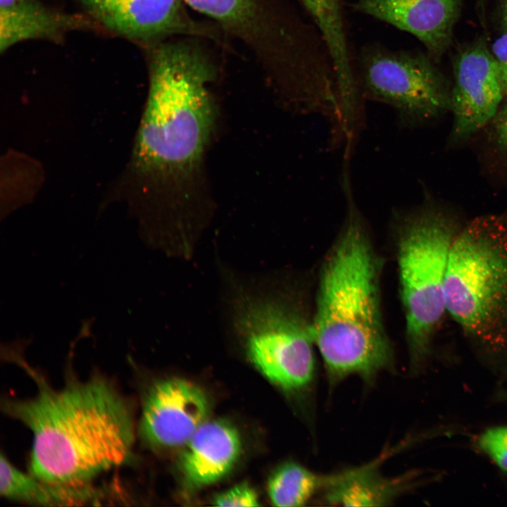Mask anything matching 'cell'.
Masks as SVG:
<instances>
[{"label": "cell", "instance_id": "cell-15", "mask_svg": "<svg viewBox=\"0 0 507 507\" xmlns=\"http://www.w3.org/2000/svg\"><path fill=\"white\" fill-rule=\"evenodd\" d=\"M1 496L29 504L79 506L95 501L99 496L92 485L72 487L44 482L15 467L3 453L0 459Z\"/></svg>", "mask_w": 507, "mask_h": 507}, {"label": "cell", "instance_id": "cell-19", "mask_svg": "<svg viewBox=\"0 0 507 507\" xmlns=\"http://www.w3.org/2000/svg\"><path fill=\"white\" fill-rule=\"evenodd\" d=\"M474 446L501 472L507 474V425L484 430L475 439Z\"/></svg>", "mask_w": 507, "mask_h": 507}, {"label": "cell", "instance_id": "cell-10", "mask_svg": "<svg viewBox=\"0 0 507 507\" xmlns=\"http://www.w3.org/2000/svg\"><path fill=\"white\" fill-rule=\"evenodd\" d=\"M311 330L299 329L278 334L245 349L252 364L272 383L294 392L311 389L315 377Z\"/></svg>", "mask_w": 507, "mask_h": 507}, {"label": "cell", "instance_id": "cell-1", "mask_svg": "<svg viewBox=\"0 0 507 507\" xmlns=\"http://www.w3.org/2000/svg\"><path fill=\"white\" fill-rule=\"evenodd\" d=\"M213 73L185 45H163L153 56L127 170L140 220L159 232L194 234L209 215L205 161L218 121Z\"/></svg>", "mask_w": 507, "mask_h": 507}, {"label": "cell", "instance_id": "cell-16", "mask_svg": "<svg viewBox=\"0 0 507 507\" xmlns=\"http://www.w3.org/2000/svg\"><path fill=\"white\" fill-rule=\"evenodd\" d=\"M325 476L318 475L299 463L289 461L277 467L268 483V493L275 506H303L320 493Z\"/></svg>", "mask_w": 507, "mask_h": 507}, {"label": "cell", "instance_id": "cell-5", "mask_svg": "<svg viewBox=\"0 0 507 507\" xmlns=\"http://www.w3.org/2000/svg\"><path fill=\"white\" fill-rule=\"evenodd\" d=\"M397 260L411 367L422 368L446 312L444 282L449 253L461 229L439 209L424 207L399 218Z\"/></svg>", "mask_w": 507, "mask_h": 507}, {"label": "cell", "instance_id": "cell-20", "mask_svg": "<svg viewBox=\"0 0 507 507\" xmlns=\"http://www.w3.org/2000/svg\"><path fill=\"white\" fill-rule=\"evenodd\" d=\"M213 503L218 506H258L256 492L249 484H241L216 495Z\"/></svg>", "mask_w": 507, "mask_h": 507}, {"label": "cell", "instance_id": "cell-14", "mask_svg": "<svg viewBox=\"0 0 507 507\" xmlns=\"http://www.w3.org/2000/svg\"><path fill=\"white\" fill-rule=\"evenodd\" d=\"M78 22L37 0H0V51L28 39L56 38Z\"/></svg>", "mask_w": 507, "mask_h": 507}, {"label": "cell", "instance_id": "cell-18", "mask_svg": "<svg viewBox=\"0 0 507 507\" xmlns=\"http://www.w3.org/2000/svg\"><path fill=\"white\" fill-rule=\"evenodd\" d=\"M194 10L226 25L239 26L253 16V0H184Z\"/></svg>", "mask_w": 507, "mask_h": 507}, {"label": "cell", "instance_id": "cell-8", "mask_svg": "<svg viewBox=\"0 0 507 507\" xmlns=\"http://www.w3.org/2000/svg\"><path fill=\"white\" fill-rule=\"evenodd\" d=\"M209 408L206 393L196 384L175 377L160 380L144 398L140 434L155 448L182 446L207 420Z\"/></svg>", "mask_w": 507, "mask_h": 507}, {"label": "cell", "instance_id": "cell-7", "mask_svg": "<svg viewBox=\"0 0 507 507\" xmlns=\"http://www.w3.org/2000/svg\"><path fill=\"white\" fill-rule=\"evenodd\" d=\"M453 76L450 101L452 137L459 141L468 139L495 117L506 94L496 62L482 41L458 54Z\"/></svg>", "mask_w": 507, "mask_h": 507}, {"label": "cell", "instance_id": "cell-23", "mask_svg": "<svg viewBox=\"0 0 507 507\" xmlns=\"http://www.w3.org/2000/svg\"><path fill=\"white\" fill-rule=\"evenodd\" d=\"M501 22L504 31H507V0L501 2Z\"/></svg>", "mask_w": 507, "mask_h": 507}, {"label": "cell", "instance_id": "cell-13", "mask_svg": "<svg viewBox=\"0 0 507 507\" xmlns=\"http://www.w3.org/2000/svg\"><path fill=\"white\" fill-rule=\"evenodd\" d=\"M377 461L325 475L320 492L324 501L346 506H385L416 484V473L384 477L378 470Z\"/></svg>", "mask_w": 507, "mask_h": 507}, {"label": "cell", "instance_id": "cell-21", "mask_svg": "<svg viewBox=\"0 0 507 507\" xmlns=\"http://www.w3.org/2000/svg\"><path fill=\"white\" fill-rule=\"evenodd\" d=\"M491 52L498 65L504 92L507 95V31H503L502 35L494 40Z\"/></svg>", "mask_w": 507, "mask_h": 507}, {"label": "cell", "instance_id": "cell-22", "mask_svg": "<svg viewBox=\"0 0 507 507\" xmlns=\"http://www.w3.org/2000/svg\"><path fill=\"white\" fill-rule=\"evenodd\" d=\"M494 129L498 143L507 149V104L499 113Z\"/></svg>", "mask_w": 507, "mask_h": 507}, {"label": "cell", "instance_id": "cell-6", "mask_svg": "<svg viewBox=\"0 0 507 507\" xmlns=\"http://www.w3.org/2000/svg\"><path fill=\"white\" fill-rule=\"evenodd\" d=\"M428 56L378 46L365 48L356 74L362 98L392 108L404 126L450 108L451 91Z\"/></svg>", "mask_w": 507, "mask_h": 507}, {"label": "cell", "instance_id": "cell-4", "mask_svg": "<svg viewBox=\"0 0 507 507\" xmlns=\"http://www.w3.org/2000/svg\"><path fill=\"white\" fill-rule=\"evenodd\" d=\"M444 297L479 360L507 379V214L462 225L449 253Z\"/></svg>", "mask_w": 507, "mask_h": 507}, {"label": "cell", "instance_id": "cell-2", "mask_svg": "<svg viewBox=\"0 0 507 507\" xmlns=\"http://www.w3.org/2000/svg\"><path fill=\"white\" fill-rule=\"evenodd\" d=\"M37 384L36 394L6 399L3 411L33 435L30 473L48 483L84 487L100 472L130 462L134 425L132 408L101 375L52 387L18 353L13 358Z\"/></svg>", "mask_w": 507, "mask_h": 507}, {"label": "cell", "instance_id": "cell-17", "mask_svg": "<svg viewBox=\"0 0 507 507\" xmlns=\"http://www.w3.org/2000/svg\"><path fill=\"white\" fill-rule=\"evenodd\" d=\"M329 46L342 44L346 38L342 0H299Z\"/></svg>", "mask_w": 507, "mask_h": 507}, {"label": "cell", "instance_id": "cell-11", "mask_svg": "<svg viewBox=\"0 0 507 507\" xmlns=\"http://www.w3.org/2000/svg\"><path fill=\"white\" fill-rule=\"evenodd\" d=\"M106 27L132 39H149L185 29L180 0H82Z\"/></svg>", "mask_w": 507, "mask_h": 507}, {"label": "cell", "instance_id": "cell-12", "mask_svg": "<svg viewBox=\"0 0 507 507\" xmlns=\"http://www.w3.org/2000/svg\"><path fill=\"white\" fill-rule=\"evenodd\" d=\"M241 449L234 426L223 420H206L185 444L181 455L186 482L197 488L223 478L236 464Z\"/></svg>", "mask_w": 507, "mask_h": 507}, {"label": "cell", "instance_id": "cell-9", "mask_svg": "<svg viewBox=\"0 0 507 507\" xmlns=\"http://www.w3.org/2000/svg\"><path fill=\"white\" fill-rule=\"evenodd\" d=\"M463 0H357V11L415 36L432 59L449 47Z\"/></svg>", "mask_w": 507, "mask_h": 507}, {"label": "cell", "instance_id": "cell-3", "mask_svg": "<svg viewBox=\"0 0 507 507\" xmlns=\"http://www.w3.org/2000/svg\"><path fill=\"white\" fill-rule=\"evenodd\" d=\"M351 192L344 191L346 218L323 264L311 320L332 385L353 375L370 382L394 361L381 314L380 264Z\"/></svg>", "mask_w": 507, "mask_h": 507}]
</instances>
